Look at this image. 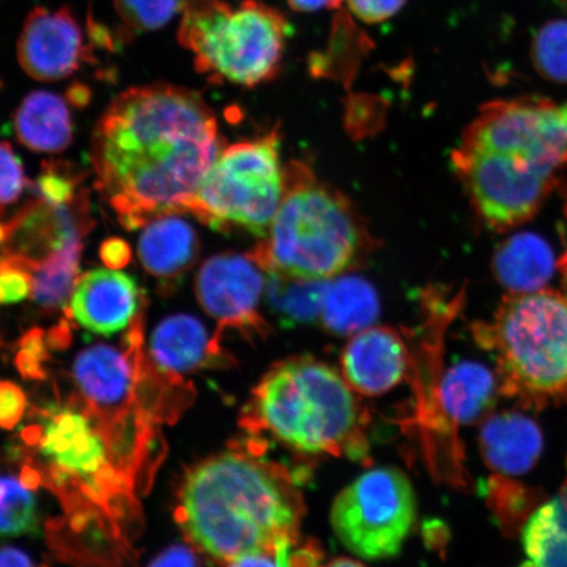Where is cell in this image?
I'll use <instances>...</instances> for the list:
<instances>
[{
	"instance_id": "cell-39",
	"label": "cell",
	"mask_w": 567,
	"mask_h": 567,
	"mask_svg": "<svg viewBox=\"0 0 567 567\" xmlns=\"http://www.w3.org/2000/svg\"><path fill=\"white\" fill-rule=\"evenodd\" d=\"M91 92L83 84H75L68 90L66 99L69 104L73 106H84L90 102Z\"/></svg>"
},
{
	"instance_id": "cell-34",
	"label": "cell",
	"mask_w": 567,
	"mask_h": 567,
	"mask_svg": "<svg viewBox=\"0 0 567 567\" xmlns=\"http://www.w3.org/2000/svg\"><path fill=\"white\" fill-rule=\"evenodd\" d=\"M351 11L365 23H381L395 16L406 0H347Z\"/></svg>"
},
{
	"instance_id": "cell-6",
	"label": "cell",
	"mask_w": 567,
	"mask_h": 567,
	"mask_svg": "<svg viewBox=\"0 0 567 567\" xmlns=\"http://www.w3.org/2000/svg\"><path fill=\"white\" fill-rule=\"evenodd\" d=\"M476 339L494 353L501 392L535 408L567 399V296L509 293Z\"/></svg>"
},
{
	"instance_id": "cell-29",
	"label": "cell",
	"mask_w": 567,
	"mask_h": 567,
	"mask_svg": "<svg viewBox=\"0 0 567 567\" xmlns=\"http://www.w3.org/2000/svg\"><path fill=\"white\" fill-rule=\"evenodd\" d=\"M323 289L322 281L296 280L295 286L276 289L275 301L281 313L297 321H310L321 315Z\"/></svg>"
},
{
	"instance_id": "cell-16",
	"label": "cell",
	"mask_w": 567,
	"mask_h": 567,
	"mask_svg": "<svg viewBox=\"0 0 567 567\" xmlns=\"http://www.w3.org/2000/svg\"><path fill=\"white\" fill-rule=\"evenodd\" d=\"M499 390V379L491 370L473 361H463L450 368L437 382L430 414L457 430L460 424L484 420Z\"/></svg>"
},
{
	"instance_id": "cell-38",
	"label": "cell",
	"mask_w": 567,
	"mask_h": 567,
	"mask_svg": "<svg viewBox=\"0 0 567 567\" xmlns=\"http://www.w3.org/2000/svg\"><path fill=\"white\" fill-rule=\"evenodd\" d=\"M288 3L296 11H319L334 10L342 0H288Z\"/></svg>"
},
{
	"instance_id": "cell-40",
	"label": "cell",
	"mask_w": 567,
	"mask_h": 567,
	"mask_svg": "<svg viewBox=\"0 0 567 567\" xmlns=\"http://www.w3.org/2000/svg\"><path fill=\"white\" fill-rule=\"evenodd\" d=\"M324 567H364L358 561H354V559L351 558H338L334 559V561H331L329 565H326Z\"/></svg>"
},
{
	"instance_id": "cell-32",
	"label": "cell",
	"mask_w": 567,
	"mask_h": 567,
	"mask_svg": "<svg viewBox=\"0 0 567 567\" xmlns=\"http://www.w3.org/2000/svg\"><path fill=\"white\" fill-rule=\"evenodd\" d=\"M33 278L27 268L0 258V305L24 301L32 296Z\"/></svg>"
},
{
	"instance_id": "cell-41",
	"label": "cell",
	"mask_w": 567,
	"mask_h": 567,
	"mask_svg": "<svg viewBox=\"0 0 567 567\" xmlns=\"http://www.w3.org/2000/svg\"><path fill=\"white\" fill-rule=\"evenodd\" d=\"M561 269L567 275V250L564 255V258L561 260Z\"/></svg>"
},
{
	"instance_id": "cell-24",
	"label": "cell",
	"mask_w": 567,
	"mask_h": 567,
	"mask_svg": "<svg viewBox=\"0 0 567 567\" xmlns=\"http://www.w3.org/2000/svg\"><path fill=\"white\" fill-rule=\"evenodd\" d=\"M38 524V503L23 481L0 476V537L30 534Z\"/></svg>"
},
{
	"instance_id": "cell-2",
	"label": "cell",
	"mask_w": 567,
	"mask_h": 567,
	"mask_svg": "<svg viewBox=\"0 0 567 567\" xmlns=\"http://www.w3.org/2000/svg\"><path fill=\"white\" fill-rule=\"evenodd\" d=\"M453 166L488 228L527 223L567 172V101L522 96L482 106Z\"/></svg>"
},
{
	"instance_id": "cell-14",
	"label": "cell",
	"mask_w": 567,
	"mask_h": 567,
	"mask_svg": "<svg viewBox=\"0 0 567 567\" xmlns=\"http://www.w3.org/2000/svg\"><path fill=\"white\" fill-rule=\"evenodd\" d=\"M145 303L132 276L97 268L78 279L66 310L84 329L112 336L131 326Z\"/></svg>"
},
{
	"instance_id": "cell-37",
	"label": "cell",
	"mask_w": 567,
	"mask_h": 567,
	"mask_svg": "<svg viewBox=\"0 0 567 567\" xmlns=\"http://www.w3.org/2000/svg\"><path fill=\"white\" fill-rule=\"evenodd\" d=\"M0 567H34L25 553L16 548L0 549Z\"/></svg>"
},
{
	"instance_id": "cell-21",
	"label": "cell",
	"mask_w": 567,
	"mask_h": 567,
	"mask_svg": "<svg viewBox=\"0 0 567 567\" xmlns=\"http://www.w3.org/2000/svg\"><path fill=\"white\" fill-rule=\"evenodd\" d=\"M555 266L549 245L530 233L508 238L494 258L496 279L509 293L543 289L550 280Z\"/></svg>"
},
{
	"instance_id": "cell-13",
	"label": "cell",
	"mask_w": 567,
	"mask_h": 567,
	"mask_svg": "<svg viewBox=\"0 0 567 567\" xmlns=\"http://www.w3.org/2000/svg\"><path fill=\"white\" fill-rule=\"evenodd\" d=\"M21 69L40 82L66 80L83 63L94 62L80 21L68 9H34L27 17L18 42Z\"/></svg>"
},
{
	"instance_id": "cell-17",
	"label": "cell",
	"mask_w": 567,
	"mask_h": 567,
	"mask_svg": "<svg viewBox=\"0 0 567 567\" xmlns=\"http://www.w3.org/2000/svg\"><path fill=\"white\" fill-rule=\"evenodd\" d=\"M540 427L516 411L486 417L481 425L480 450L485 464L499 476H522L543 453Z\"/></svg>"
},
{
	"instance_id": "cell-7",
	"label": "cell",
	"mask_w": 567,
	"mask_h": 567,
	"mask_svg": "<svg viewBox=\"0 0 567 567\" xmlns=\"http://www.w3.org/2000/svg\"><path fill=\"white\" fill-rule=\"evenodd\" d=\"M289 34L286 18L258 0H189L177 39L198 73L254 87L278 73Z\"/></svg>"
},
{
	"instance_id": "cell-30",
	"label": "cell",
	"mask_w": 567,
	"mask_h": 567,
	"mask_svg": "<svg viewBox=\"0 0 567 567\" xmlns=\"http://www.w3.org/2000/svg\"><path fill=\"white\" fill-rule=\"evenodd\" d=\"M78 184H80L78 176L52 163L35 181L34 189L38 197L48 204L68 205L81 194H76Z\"/></svg>"
},
{
	"instance_id": "cell-28",
	"label": "cell",
	"mask_w": 567,
	"mask_h": 567,
	"mask_svg": "<svg viewBox=\"0 0 567 567\" xmlns=\"http://www.w3.org/2000/svg\"><path fill=\"white\" fill-rule=\"evenodd\" d=\"M321 553L315 545H300L299 540L279 547L248 553L228 564V567H318Z\"/></svg>"
},
{
	"instance_id": "cell-4",
	"label": "cell",
	"mask_w": 567,
	"mask_h": 567,
	"mask_svg": "<svg viewBox=\"0 0 567 567\" xmlns=\"http://www.w3.org/2000/svg\"><path fill=\"white\" fill-rule=\"evenodd\" d=\"M354 393L343 374L322 361L282 360L252 390L240 423L295 451L367 461L370 420Z\"/></svg>"
},
{
	"instance_id": "cell-1",
	"label": "cell",
	"mask_w": 567,
	"mask_h": 567,
	"mask_svg": "<svg viewBox=\"0 0 567 567\" xmlns=\"http://www.w3.org/2000/svg\"><path fill=\"white\" fill-rule=\"evenodd\" d=\"M223 151L217 120L200 94L172 84L133 87L96 124L95 186L118 223L136 230L187 212Z\"/></svg>"
},
{
	"instance_id": "cell-11",
	"label": "cell",
	"mask_w": 567,
	"mask_h": 567,
	"mask_svg": "<svg viewBox=\"0 0 567 567\" xmlns=\"http://www.w3.org/2000/svg\"><path fill=\"white\" fill-rule=\"evenodd\" d=\"M264 289V268L251 254L215 255L196 278L198 302L223 330L265 332L266 323L258 313Z\"/></svg>"
},
{
	"instance_id": "cell-31",
	"label": "cell",
	"mask_w": 567,
	"mask_h": 567,
	"mask_svg": "<svg viewBox=\"0 0 567 567\" xmlns=\"http://www.w3.org/2000/svg\"><path fill=\"white\" fill-rule=\"evenodd\" d=\"M30 186L23 163L7 142H0V207L19 200Z\"/></svg>"
},
{
	"instance_id": "cell-23",
	"label": "cell",
	"mask_w": 567,
	"mask_h": 567,
	"mask_svg": "<svg viewBox=\"0 0 567 567\" xmlns=\"http://www.w3.org/2000/svg\"><path fill=\"white\" fill-rule=\"evenodd\" d=\"M526 567H567V498L538 507L523 528Z\"/></svg>"
},
{
	"instance_id": "cell-8",
	"label": "cell",
	"mask_w": 567,
	"mask_h": 567,
	"mask_svg": "<svg viewBox=\"0 0 567 567\" xmlns=\"http://www.w3.org/2000/svg\"><path fill=\"white\" fill-rule=\"evenodd\" d=\"M287 181L275 133L238 142L219 154L187 213L213 229L239 228L264 238L280 208Z\"/></svg>"
},
{
	"instance_id": "cell-9",
	"label": "cell",
	"mask_w": 567,
	"mask_h": 567,
	"mask_svg": "<svg viewBox=\"0 0 567 567\" xmlns=\"http://www.w3.org/2000/svg\"><path fill=\"white\" fill-rule=\"evenodd\" d=\"M416 517L410 480L394 467L368 471L337 496L331 526L347 549L365 559L399 555Z\"/></svg>"
},
{
	"instance_id": "cell-36",
	"label": "cell",
	"mask_w": 567,
	"mask_h": 567,
	"mask_svg": "<svg viewBox=\"0 0 567 567\" xmlns=\"http://www.w3.org/2000/svg\"><path fill=\"white\" fill-rule=\"evenodd\" d=\"M148 567H202L195 553L187 547L176 545L162 553Z\"/></svg>"
},
{
	"instance_id": "cell-33",
	"label": "cell",
	"mask_w": 567,
	"mask_h": 567,
	"mask_svg": "<svg viewBox=\"0 0 567 567\" xmlns=\"http://www.w3.org/2000/svg\"><path fill=\"white\" fill-rule=\"evenodd\" d=\"M27 399L23 390L10 381H0V429L11 430L23 417Z\"/></svg>"
},
{
	"instance_id": "cell-27",
	"label": "cell",
	"mask_w": 567,
	"mask_h": 567,
	"mask_svg": "<svg viewBox=\"0 0 567 567\" xmlns=\"http://www.w3.org/2000/svg\"><path fill=\"white\" fill-rule=\"evenodd\" d=\"M486 494L496 519L505 528L527 522L530 505L535 503L534 493L499 474L488 481Z\"/></svg>"
},
{
	"instance_id": "cell-3",
	"label": "cell",
	"mask_w": 567,
	"mask_h": 567,
	"mask_svg": "<svg viewBox=\"0 0 567 567\" xmlns=\"http://www.w3.org/2000/svg\"><path fill=\"white\" fill-rule=\"evenodd\" d=\"M303 514L292 473L252 446L195 466L177 508L190 542L218 564L299 540Z\"/></svg>"
},
{
	"instance_id": "cell-19",
	"label": "cell",
	"mask_w": 567,
	"mask_h": 567,
	"mask_svg": "<svg viewBox=\"0 0 567 567\" xmlns=\"http://www.w3.org/2000/svg\"><path fill=\"white\" fill-rule=\"evenodd\" d=\"M197 255L196 230L179 213H168L152 219L141 234V265L163 282L179 280L194 266Z\"/></svg>"
},
{
	"instance_id": "cell-12",
	"label": "cell",
	"mask_w": 567,
	"mask_h": 567,
	"mask_svg": "<svg viewBox=\"0 0 567 567\" xmlns=\"http://www.w3.org/2000/svg\"><path fill=\"white\" fill-rule=\"evenodd\" d=\"M40 429L41 455L56 473L86 484L91 493H101L105 481L112 484L109 445L87 413L54 408L47 411Z\"/></svg>"
},
{
	"instance_id": "cell-35",
	"label": "cell",
	"mask_w": 567,
	"mask_h": 567,
	"mask_svg": "<svg viewBox=\"0 0 567 567\" xmlns=\"http://www.w3.org/2000/svg\"><path fill=\"white\" fill-rule=\"evenodd\" d=\"M99 255H101L103 264L110 269L123 268L130 265L132 260L131 247L122 238L104 240Z\"/></svg>"
},
{
	"instance_id": "cell-20",
	"label": "cell",
	"mask_w": 567,
	"mask_h": 567,
	"mask_svg": "<svg viewBox=\"0 0 567 567\" xmlns=\"http://www.w3.org/2000/svg\"><path fill=\"white\" fill-rule=\"evenodd\" d=\"M21 145L38 153H60L73 142L74 124L68 99L51 91H33L13 117Z\"/></svg>"
},
{
	"instance_id": "cell-18",
	"label": "cell",
	"mask_w": 567,
	"mask_h": 567,
	"mask_svg": "<svg viewBox=\"0 0 567 567\" xmlns=\"http://www.w3.org/2000/svg\"><path fill=\"white\" fill-rule=\"evenodd\" d=\"M151 357L154 367L168 375L194 372L226 359L219 336L210 338L205 326L188 315L163 319L153 331Z\"/></svg>"
},
{
	"instance_id": "cell-25",
	"label": "cell",
	"mask_w": 567,
	"mask_h": 567,
	"mask_svg": "<svg viewBox=\"0 0 567 567\" xmlns=\"http://www.w3.org/2000/svg\"><path fill=\"white\" fill-rule=\"evenodd\" d=\"M532 63L550 82L567 83V19L545 23L530 47Z\"/></svg>"
},
{
	"instance_id": "cell-26",
	"label": "cell",
	"mask_w": 567,
	"mask_h": 567,
	"mask_svg": "<svg viewBox=\"0 0 567 567\" xmlns=\"http://www.w3.org/2000/svg\"><path fill=\"white\" fill-rule=\"evenodd\" d=\"M189 0H113L120 20L130 32L157 31L186 9Z\"/></svg>"
},
{
	"instance_id": "cell-5",
	"label": "cell",
	"mask_w": 567,
	"mask_h": 567,
	"mask_svg": "<svg viewBox=\"0 0 567 567\" xmlns=\"http://www.w3.org/2000/svg\"><path fill=\"white\" fill-rule=\"evenodd\" d=\"M357 215L307 169L290 168L280 208L251 254L275 278L324 281L350 268L363 247Z\"/></svg>"
},
{
	"instance_id": "cell-10",
	"label": "cell",
	"mask_w": 567,
	"mask_h": 567,
	"mask_svg": "<svg viewBox=\"0 0 567 567\" xmlns=\"http://www.w3.org/2000/svg\"><path fill=\"white\" fill-rule=\"evenodd\" d=\"M145 305L131 323L124 350L105 344L92 346L74 361L76 385L99 417L101 423L96 425L101 432L115 423L131 427L132 415H141L136 389L145 358L142 351Z\"/></svg>"
},
{
	"instance_id": "cell-15",
	"label": "cell",
	"mask_w": 567,
	"mask_h": 567,
	"mask_svg": "<svg viewBox=\"0 0 567 567\" xmlns=\"http://www.w3.org/2000/svg\"><path fill=\"white\" fill-rule=\"evenodd\" d=\"M410 354L402 337L393 329L368 328L347 343L342 374L354 392L381 395L405 379Z\"/></svg>"
},
{
	"instance_id": "cell-22",
	"label": "cell",
	"mask_w": 567,
	"mask_h": 567,
	"mask_svg": "<svg viewBox=\"0 0 567 567\" xmlns=\"http://www.w3.org/2000/svg\"><path fill=\"white\" fill-rule=\"evenodd\" d=\"M380 305L374 289L359 278H343L326 284L321 318L324 328L339 336H354L371 328Z\"/></svg>"
}]
</instances>
